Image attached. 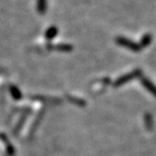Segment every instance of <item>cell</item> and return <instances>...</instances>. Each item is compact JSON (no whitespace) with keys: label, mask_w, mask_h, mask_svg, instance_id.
Returning a JSON list of instances; mask_svg holds the SVG:
<instances>
[{"label":"cell","mask_w":156,"mask_h":156,"mask_svg":"<svg viewBox=\"0 0 156 156\" xmlns=\"http://www.w3.org/2000/svg\"><path fill=\"white\" fill-rule=\"evenodd\" d=\"M118 42L119 44H121V45H123V46H126L128 48H130L131 50L133 51H136V52H138L140 51V45H138V44H136V42H133L126 38H119L118 39Z\"/></svg>","instance_id":"cell-1"},{"label":"cell","mask_w":156,"mask_h":156,"mask_svg":"<svg viewBox=\"0 0 156 156\" xmlns=\"http://www.w3.org/2000/svg\"><path fill=\"white\" fill-rule=\"evenodd\" d=\"M152 41V37L150 33H147V34H145L142 39H141V41H140V47H145V46H149L151 42Z\"/></svg>","instance_id":"cell-2"}]
</instances>
